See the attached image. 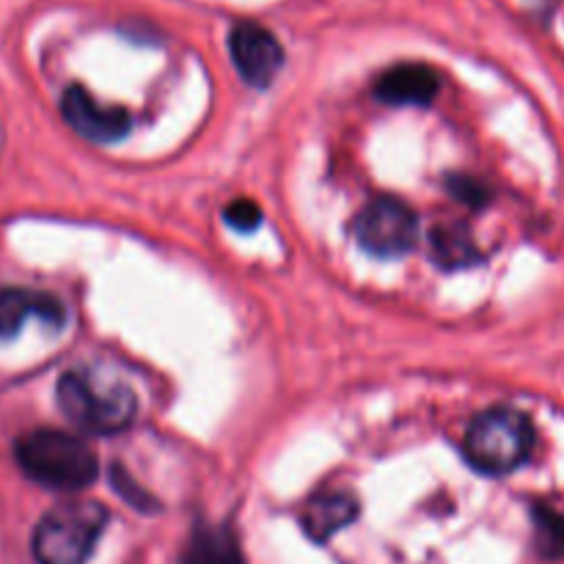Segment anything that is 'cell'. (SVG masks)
<instances>
[{"mask_svg": "<svg viewBox=\"0 0 564 564\" xmlns=\"http://www.w3.org/2000/svg\"><path fill=\"white\" fill-rule=\"evenodd\" d=\"M61 116L77 135L94 143H113L130 132V116L121 108H105L83 86L66 88Z\"/></svg>", "mask_w": 564, "mask_h": 564, "instance_id": "7", "label": "cell"}, {"mask_svg": "<svg viewBox=\"0 0 564 564\" xmlns=\"http://www.w3.org/2000/svg\"><path fill=\"white\" fill-rule=\"evenodd\" d=\"M534 446V427L527 413L516 408H490L468 427L463 452L477 471L505 477L529 460Z\"/></svg>", "mask_w": 564, "mask_h": 564, "instance_id": "3", "label": "cell"}, {"mask_svg": "<svg viewBox=\"0 0 564 564\" xmlns=\"http://www.w3.org/2000/svg\"><path fill=\"white\" fill-rule=\"evenodd\" d=\"M419 218L400 198H375L352 220V237L367 253L394 259L416 246Z\"/></svg>", "mask_w": 564, "mask_h": 564, "instance_id": "5", "label": "cell"}, {"mask_svg": "<svg viewBox=\"0 0 564 564\" xmlns=\"http://www.w3.org/2000/svg\"><path fill=\"white\" fill-rule=\"evenodd\" d=\"M110 479H113V488H116V494L119 496H124L127 501H130L132 507H135V510H143V512H152V510H158V501L152 499V496L147 494V490H141L135 485V479L130 477V474L124 471V468L121 466H113L110 468Z\"/></svg>", "mask_w": 564, "mask_h": 564, "instance_id": "14", "label": "cell"}, {"mask_svg": "<svg viewBox=\"0 0 564 564\" xmlns=\"http://www.w3.org/2000/svg\"><path fill=\"white\" fill-rule=\"evenodd\" d=\"M105 523L108 510L97 501L53 507L33 532V560L36 564H88Z\"/></svg>", "mask_w": 564, "mask_h": 564, "instance_id": "4", "label": "cell"}, {"mask_svg": "<svg viewBox=\"0 0 564 564\" xmlns=\"http://www.w3.org/2000/svg\"><path fill=\"white\" fill-rule=\"evenodd\" d=\"M433 251L444 268H468V264H477L479 253L474 248L471 235L466 231V226L457 224H444L433 229Z\"/></svg>", "mask_w": 564, "mask_h": 564, "instance_id": "12", "label": "cell"}, {"mask_svg": "<svg viewBox=\"0 0 564 564\" xmlns=\"http://www.w3.org/2000/svg\"><path fill=\"white\" fill-rule=\"evenodd\" d=\"M358 518V501L356 496L341 494V490H325V494L308 499L306 510H303V532L314 540V543H328L334 534L350 527Z\"/></svg>", "mask_w": 564, "mask_h": 564, "instance_id": "10", "label": "cell"}, {"mask_svg": "<svg viewBox=\"0 0 564 564\" xmlns=\"http://www.w3.org/2000/svg\"><path fill=\"white\" fill-rule=\"evenodd\" d=\"M28 317L44 319L53 328H61L66 319L64 306L53 295L31 290H3L0 292V339H14Z\"/></svg>", "mask_w": 564, "mask_h": 564, "instance_id": "9", "label": "cell"}, {"mask_svg": "<svg viewBox=\"0 0 564 564\" xmlns=\"http://www.w3.org/2000/svg\"><path fill=\"white\" fill-rule=\"evenodd\" d=\"M452 193L468 204H482L485 198H488L482 182H474L468 180V176H457V180H452Z\"/></svg>", "mask_w": 564, "mask_h": 564, "instance_id": "16", "label": "cell"}, {"mask_svg": "<svg viewBox=\"0 0 564 564\" xmlns=\"http://www.w3.org/2000/svg\"><path fill=\"white\" fill-rule=\"evenodd\" d=\"M534 534H538V551L549 560H564V518L551 507L534 510Z\"/></svg>", "mask_w": 564, "mask_h": 564, "instance_id": "13", "label": "cell"}, {"mask_svg": "<svg viewBox=\"0 0 564 564\" xmlns=\"http://www.w3.org/2000/svg\"><path fill=\"white\" fill-rule=\"evenodd\" d=\"M438 94V75L424 64H400L375 83V97L386 105H430Z\"/></svg>", "mask_w": 564, "mask_h": 564, "instance_id": "8", "label": "cell"}, {"mask_svg": "<svg viewBox=\"0 0 564 564\" xmlns=\"http://www.w3.org/2000/svg\"><path fill=\"white\" fill-rule=\"evenodd\" d=\"M182 564H242L240 543L231 529L202 523L182 551Z\"/></svg>", "mask_w": 564, "mask_h": 564, "instance_id": "11", "label": "cell"}, {"mask_svg": "<svg viewBox=\"0 0 564 564\" xmlns=\"http://www.w3.org/2000/svg\"><path fill=\"white\" fill-rule=\"evenodd\" d=\"M58 408L72 424L91 435H113L130 427L135 394L119 378L97 369H72L58 380Z\"/></svg>", "mask_w": 564, "mask_h": 564, "instance_id": "1", "label": "cell"}, {"mask_svg": "<svg viewBox=\"0 0 564 564\" xmlns=\"http://www.w3.org/2000/svg\"><path fill=\"white\" fill-rule=\"evenodd\" d=\"M224 218L231 229L248 235V231L259 229V224H262V209H259L251 198H237V202H231L229 207L224 209Z\"/></svg>", "mask_w": 564, "mask_h": 564, "instance_id": "15", "label": "cell"}, {"mask_svg": "<svg viewBox=\"0 0 564 564\" xmlns=\"http://www.w3.org/2000/svg\"><path fill=\"white\" fill-rule=\"evenodd\" d=\"M229 53L242 80L253 88H268L284 66V50L279 39L262 25L240 22L229 33Z\"/></svg>", "mask_w": 564, "mask_h": 564, "instance_id": "6", "label": "cell"}, {"mask_svg": "<svg viewBox=\"0 0 564 564\" xmlns=\"http://www.w3.org/2000/svg\"><path fill=\"white\" fill-rule=\"evenodd\" d=\"M17 463L33 482L53 490H83L97 479V455L86 441L61 430H33L14 446Z\"/></svg>", "mask_w": 564, "mask_h": 564, "instance_id": "2", "label": "cell"}]
</instances>
